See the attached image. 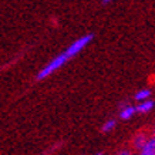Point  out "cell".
Returning a JSON list of instances; mask_svg holds the SVG:
<instances>
[{
    "label": "cell",
    "mask_w": 155,
    "mask_h": 155,
    "mask_svg": "<svg viewBox=\"0 0 155 155\" xmlns=\"http://www.w3.org/2000/svg\"><path fill=\"white\" fill-rule=\"evenodd\" d=\"M70 60V57L67 56V53H61V54H58V56H56L54 58H51V60L48 61L46 66L43 67L41 70H38L37 75H36V80L37 81H41L44 80V78H47V77H50L51 74H54L57 70H60L61 67L66 64L67 61Z\"/></svg>",
    "instance_id": "cell-1"
},
{
    "label": "cell",
    "mask_w": 155,
    "mask_h": 155,
    "mask_svg": "<svg viewBox=\"0 0 155 155\" xmlns=\"http://www.w3.org/2000/svg\"><path fill=\"white\" fill-rule=\"evenodd\" d=\"M93 38H94V34L90 33V34H85V36H81V37H78L77 40H74V41L66 48L67 56L70 57V58H73V57H75L77 54H80L90 43L93 41Z\"/></svg>",
    "instance_id": "cell-2"
},
{
    "label": "cell",
    "mask_w": 155,
    "mask_h": 155,
    "mask_svg": "<svg viewBox=\"0 0 155 155\" xmlns=\"http://www.w3.org/2000/svg\"><path fill=\"white\" fill-rule=\"evenodd\" d=\"M137 113H138V111H137L135 105H130V104H128V105H124V107L121 108V111H120V118L124 120V121H127V120L134 117Z\"/></svg>",
    "instance_id": "cell-3"
},
{
    "label": "cell",
    "mask_w": 155,
    "mask_h": 155,
    "mask_svg": "<svg viewBox=\"0 0 155 155\" xmlns=\"http://www.w3.org/2000/svg\"><path fill=\"white\" fill-rule=\"evenodd\" d=\"M155 103L152 101V100H145V101H141V103H138L135 105L137 107V111L140 114H147V113H150L151 110L154 108Z\"/></svg>",
    "instance_id": "cell-4"
},
{
    "label": "cell",
    "mask_w": 155,
    "mask_h": 155,
    "mask_svg": "<svg viewBox=\"0 0 155 155\" xmlns=\"http://www.w3.org/2000/svg\"><path fill=\"white\" fill-rule=\"evenodd\" d=\"M148 140H150V138L147 137V134H144V132H138V134L134 137V140H132V145H134L137 150L140 151L142 147H144L147 142H148Z\"/></svg>",
    "instance_id": "cell-5"
},
{
    "label": "cell",
    "mask_w": 155,
    "mask_h": 155,
    "mask_svg": "<svg viewBox=\"0 0 155 155\" xmlns=\"http://www.w3.org/2000/svg\"><path fill=\"white\" fill-rule=\"evenodd\" d=\"M140 155H155V137L150 138L148 142L140 150Z\"/></svg>",
    "instance_id": "cell-6"
},
{
    "label": "cell",
    "mask_w": 155,
    "mask_h": 155,
    "mask_svg": "<svg viewBox=\"0 0 155 155\" xmlns=\"http://www.w3.org/2000/svg\"><path fill=\"white\" fill-rule=\"evenodd\" d=\"M150 95H151V91L148 88H142L140 91H137L134 98H135L137 103H141V101H145V100H150Z\"/></svg>",
    "instance_id": "cell-7"
},
{
    "label": "cell",
    "mask_w": 155,
    "mask_h": 155,
    "mask_svg": "<svg viewBox=\"0 0 155 155\" xmlns=\"http://www.w3.org/2000/svg\"><path fill=\"white\" fill-rule=\"evenodd\" d=\"M115 125H117V121L114 120V118H110V120H107V121L103 124V132H110L113 131L114 128H115Z\"/></svg>",
    "instance_id": "cell-8"
},
{
    "label": "cell",
    "mask_w": 155,
    "mask_h": 155,
    "mask_svg": "<svg viewBox=\"0 0 155 155\" xmlns=\"http://www.w3.org/2000/svg\"><path fill=\"white\" fill-rule=\"evenodd\" d=\"M117 155H132L130 151H127V150H124V151H121V152H118Z\"/></svg>",
    "instance_id": "cell-9"
},
{
    "label": "cell",
    "mask_w": 155,
    "mask_h": 155,
    "mask_svg": "<svg viewBox=\"0 0 155 155\" xmlns=\"http://www.w3.org/2000/svg\"><path fill=\"white\" fill-rule=\"evenodd\" d=\"M114 0H103V5H108V3H111Z\"/></svg>",
    "instance_id": "cell-10"
},
{
    "label": "cell",
    "mask_w": 155,
    "mask_h": 155,
    "mask_svg": "<svg viewBox=\"0 0 155 155\" xmlns=\"http://www.w3.org/2000/svg\"><path fill=\"white\" fill-rule=\"evenodd\" d=\"M94 155H104L103 152H97V154H94Z\"/></svg>",
    "instance_id": "cell-11"
},
{
    "label": "cell",
    "mask_w": 155,
    "mask_h": 155,
    "mask_svg": "<svg viewBox=\"0 0 155 155\" xmlns=\"http://www.w3.org/2000/svg\"><path fill=\"white\" fill-rule=\"evenodd\" d=\"M154 137H155V130H154Z\"/></svg>",
    "instance_id": "cell-12"
}]
</instances>
